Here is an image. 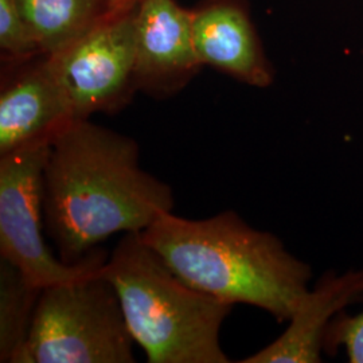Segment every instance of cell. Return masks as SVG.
Listing matches in <instances>:
<instances>
[{"label":"cell","mask_w":363,"mask_h":363,"mask_svg":"<svg viewBox=\"0 0 363 363\" xmlns=\"http://www.w3.org/2000/svg\"><path fill=\"white\" fill-rule=\"evenodd\" d=\"M172 208V189L140 167L130 136L78 118L50 144L43 217L62 261L77 262L113 234L142 233Z\"/></svg>","instance_id":"6da1fadb"},{"label":"cell","mask_w":363,"mask_h":363,"mask_svg":"<svg viewBox=\"0 0 363 363\" xmlns=\"http://www.w3.org/2000/svg\"><path fill=\"white\" fill-rule=\"evenodd\" d=\"M142 237L189 286L232 306L261 308L279 322L289 320L310 289L311 267L233 210L203 220L164 213Z\"/></svg>","instance_id":"7a4b0ae2"},{"label":"cell","mask_w":363,"mask_h":363,"mask_svg":"<svg viewBox=\"0 0 363 363\" xmlns=\"http://www.w3.org/2000/svg\"><path fill=\"white\" fill-rule=\"evenodd\" d=\"M101 272L115 286L147 362H230L220 337L233 306L184 283L142 233L124 234Z\"/></svg>","instance_id":"3957f363"},{"label":"cell","mask_w":363,"mask_h":363,"mask_svg":"<svg viewBox=\"0 0 363 363\" xmlns=\"http://www.w3.org/2000/svg\"><path fill=\"white\" fill-rule=\"evenodd\" d=\"M133 343L116 289L99 271L42 289L13 363H133Z\"/></svg>","instance_id":"277c9868"},{"label":"cell","mask_w":363,"mask_h":363,"mask_svg":"<svg viewBox=\"0 0 363 363\" xmlns=\"http://www.w3.org/2000/svg\"><path fill=\"white\" fill-rule=\"evenodd\" d=\"M49 148L46 144L0 156V256L40 288L99 272L109 257L97 247L77 262H65L45 242L43 169Z\"/></svg>","instance_id":"5b68a950"},{"label":"cell","mask_w":363,"mask_h":363,"mask_svg":"<svg viewBox=\"0 0 363 363\" xmlns=\"http://www.w3.org/2000/svg\"><path fill=\"white\" fill-rule=\"evenodd\" d=\"M135 9L108 15L64 50L49 55L76 120L118 112L138 91Z\"/></svg>","instance_id":"8992f818"},{"label":"cell","mask_w":363,"mask_h":363,"mask_svg":"<svg viewBox=\"0 0 363 363\" xmlns=\"http://www.w3.org/2000/svg\"><path fill=\"white\" fill-rule=\"evenodd\" d=\"M136 89L156 99L181 91L201 65L191 10L175 0H142L133 15Z\"/></svg>","instance_id":"52a82bcc"},{"label":"cell","mask_w":363,"mask_h":363,"mask_svg":"<svg viewBox=\"0 0 363 363\" xmlns=\"http://www.w3.org/2000/svg\"><path fill=\"white\" fill-rule=\"evenodd\" d=\"M74 120L50 57L37 55L23 61L1 86L0 156L52 144Z\"/></svg>","instance_id":"ba28073f"},{"label":"cell","mask_w":363,"mask_h":363,"mask_svg":"<svg viewBox=\"0 0 363 363\" xmlns=\"http://www.w3.org/2000/svg\"><path fill=\"white\" fill-rule=\"evenodd\" d=\"M191 18L201 65L211 66L253 88L272 85L274 70L245 0H206L191 10Z\"/></svg>","instance_id":"9c48e42d"},{"label":"cell","mask_w":363,"mask_h":363,"mask_svg":"<svg viewBox=\"0 0 363 363\" xmlns=\"http://www.w3.org/2000/svg\"><path fill=\"white\" fill-rule=\"evenodd\" d=\"M362 298L363 271L325 273L320 281L298 300L286 331L271 345L240 362H322L325 333L333 319Z\"/></svg>","instance_id":"30bf717a"},{"label":"cell","mask_w":363,"mask_h":363,"mask_svg":"<svg viewBox=\"0 0 363 363\" xmlns=\"http://www.w3.org/2000/svg\"><path fill=\"white\" fill-rule=\"evenodd\" d=\"M39 52L64 50L113 13L109 0H16Z\"/></svg>","instance_id":"8fae6325"},{"label":"cell","mask_w":363,"mask_h":363,"mask_svg":"<svg viewBox=\"0 0 363 363\" xmlns=\"http://www.w3.org/2000/svg\"><path fill=\"white\" fill-rule=\"evenodd\" d=\"M42 289L0 257V362H15L26 343Z\"/></svg>","instance_id":"7c38bea8"},{"label":"cell","mask_w":363,"mask_h":363,"mask_svg":"<svg viewBox=\"0 0 363 363\" xmlns=\"http://www.w3.org/2000/svg\"><path fill=\"white\" fill-rule=\"evenodd\" d=\"M343 347L349 362L363 363V311L347 315L342 311L333 319L325 337V351Z\"/></svg>","instance_id":"4fadbf2b"},{"label":"cell","mask_w":363,"mask_h":363,"mask_svg":"<svg viewBox=\"0 0 363 363\" xmlns=\"http://www.w3.org/2000/svg\"><path fill=\"white\" fill-rule=\"evenodd\" d=\"M142 0H109L111 9L113 13H120V11H128L135 9Z\"/></svg>","instance_id":"5bb4252c"}]
</instances>
